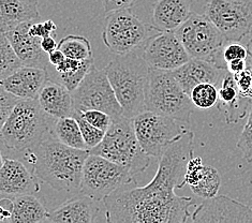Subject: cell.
I'll return each mask as SVG.
<instances>
[{
    "label": "cell",
    "instance_id": "obj_1",
    "mask_svg": "<svg viewBox=\"0 0 252 223\" xmlns=\"http://www.w3.org/2000/svg\"><path fill=\"white\" fill-rule=\"evenodd\" d=\"M194 133L185 130L159 158L155 177L144 187H129L106 196V222L124 223H184L190 220L193 198L179 196L189 160L193 157Z\"/></svg>",
    "mask_w": 252,
    "mask_h": 223
},
{
    "label": "cell",
    "instance_id": "obj_2",
    "mask_svg": "<svg viewBox=\"0 0 252 223\" xmlns=\"http://www.w3.org/2000/svg\"><path fill=\"white\" fill-rule=\"evenodd\" d=\"M89 150L72 148L58 141L54 134L47 136L25 159L32 165L38 179L54 190L75 194L80 192L82 173Z\"/></svg>",
    "mask_w": 252,
    "mask_h": 223
},
{
    "label": "cell",
    "instance_id": "obj_3",
    "mask_svg": "<svg viewBox=\"0 0 252 223\" xmlns=\"http://www.w3.org/2000/svg\"><path fill=\"white\" fill-rule=\"evenodd\" d=\"M142 50V49H141ZM141 50L116 55L104 68L124 115L133 118L145 108L149 67Z\"/></svg>",
    "mask_w": 252,
    "mask_h": 223
},
{
    "label": "cell",
    "instance_id": "obj_4",
    "mask_svg": "<svg viewBox=\"0 0 252 223\" xmlns=\"http://www.w3.org/2000/svg\"><path fill=\"white\" fill-rule=\"evenodd\" d=\"M56 120L43 111L38 100L21 99L3 125L0 140L14 152H32L53 134Z\"/></svg>",
    "mask_w": 252,
    "mask_h": 223
},
{
    "label": "cell",
    "instance_id": "obj_5",
    "mask_svg": "<svg viewBox=\"0 0 252 223\" xmlns=\"http://www.w3.org/2000/svg\"><path fill=\"white\" fill-rule=\"evenodd\" d=\"M89 153L127 167L134 176L145 171L151 164V156L144 152L137 141L132 118L124 114L112 118L103 140Z\"/></svg>",
    "mask_w": 252,
    "mask_h": 223
},
{
    "label": "cell",
    "instance_id": "obj_6",
    "mask_svg": "<svg viewBox=\"0 0 252 223\" xmlns=\"http://www.w3.org/2000/svg\"><path fill=\"white\" fill-rule=\"evenodd\" d=\"M192 105L189 95L179 85L172 71L149 68L145 108L190 125Z\"/></svg>",
    "mask_w": 252,
    "mask_h": 223
},
{
    "label": "cell",
    "instance_id": "obj_7",
    "mask_svg": "<svg viewBox=\"0 0 252 223\" xmlns=\"http://www.w3.org/2000/svg\"><path fill=\"white\" fill-rule=\"evenodd\" d=\"M174 32L191 58L206 60L226 70L223 50L229 41L206 14L192 13Z\"/></svg>",
    "mask_w": 252,
    "mask_h": 223
},
{
    "label": "cell",
    "instance_id": "obj_8",
    "mask_svg": "<svg viewBox=\"0 0 252 223\" xmlns=\"http://www.w3.org/2000/svg\"><path fill=\"white\" fill-rule=\"evenodd\" d=\"M157 32L158 29L147 25L127 8L106 14L102 40L115 55H125L141 50L146 41Z\"/></svg>",
    "mask_w": 252,
    "mask_h": 223
},
{
    "label": "cell",
    "instance_id": "obj_9",
    "mask_svg": "<svg viewBox=\"0 0 252 223\" xmlns=\"http://www.w3.org/2000/svg\"><path fill=\"white\" fill-rule=\"evenodd\" d=\"M131 184H135L134 175L127 167L89 153L83 167L81 193L100 202L113 192Z\"/></svg>",
    "mask_w": 252,
    "mask_h": 223
},
{
    "label": "cell",
    "instance_id": "obj_10",
    "mask_svg": "<svg viewBox=\"0 0 252 223\" xmlns=\"http://www.w3.org/2000/svg\"><path fill=\"white\" fill-rule=\"evenodd\" d=\"M132 123L142 149L157 159L176 137L187 130L185 124L178 120L147 110L132 118Z\"/></svg>",
    "mask_w": 252,
    "mask_h": 223
},
{
    "label": "cell",
    "instance_id": "obj_11",
    "mask_svg": "<svg viewBox=\"0 0 252 223\" xmlns=\"http://www.w3.org/2000/svg\"><path fill=\"white\" fill-rule=\"evenodd\" d=\"M71 95L74 110H99L112 118L124 114L104 69L93 67Z\"/></svg>",
    "mask_w": 252,
    "mask_h": 223
},
{
    "label": "cell",
    "instance_id": "obj_12",
    "mask_svg": "<svg viewBox=\"0 0 252 223\" xmlns=\"http://www.w3.org/2000/svg\"><path fill=\"white\" fill-rule=\"evenodd\" d=\"M205 14L229 42H241L252 27V0H206Z\"/></svg>",
    "mask_w": 252,
    "mask_h": 223
},
{
    "label": "cell",
    "instance_id": "obj_13",
    "mask_svg": "<svg viewBox=\"0 0 252 223\" xmlns=\"http://www.w3.org/2000/svg\"><path fill=\"white\" fill-rule=\"evenodd\" d=\"M142 56L149 68L173 71L191 59L174 32H159L142 47Z\"/></svg>",
    "mask_w": 252,
    "mask_h": 223
},
{
    "label": "cell",
    "instance_id": "obj_14",
    "mask_svg": "<svg viewBox=\"0 0 252 223\" xmlns=\"http://www.w3.org/2000/svg\"><path fill=\"white\" fill-rule=\"evenodd\" d=\"M192 222H252V207L225 195L204 200L191 214Z\"/></svg>",
    "mask_w": 252,
    "mask_h": 223
},
{
    "label": "cell",
    "instance_id": "obj_15",
    "mask_svg": "<svg viewBox=\"0 0 252 223\" xmlns=\"http://www.w3.org/2000/svg\"><path fill=\"white\" fill-rule=\"evenodd\" d=\"M0 191L7 196L35 194L40 191L38 177L19 160L4 158L0 167Z\"/></svg>",
    "mask_w": 252,
    "mask_h": 223
},
{
    "label": "cell",
    "instance_id": "obj_16",
    "mask_svg": "<svg viewBox=\"0 0 252 223\" xmlns=\"http://www.w3.org/2000/svg\"><path fill=\"white\" fill-rule=\"evenodd\" d=\"M32 22L20 24L14 29L5 32V35L23 65L47 69L50 65L49 55L42 50L41 38L33 37L29 33V26Z\"/></svg>",
    "mask_w": 252,
    "mask_h": 223
},
{
    "label": "cell",
    "instance_id": "obj_17",
    "mask_svg": "<svg viewBox=\"0 0 252 223\" xmlns=\"http://www.w3.org/2000/svg\"><path fill=\"white\" fill-rule=\"evenodd\" d=\"M49 78L47 69L22 65L0 85L15 97L24 100H37L40 90Z\"/></svg>",
    "mask_w": 252,
    "mask_h": 223
},
{
    "label": "cell",
    "instance_id": "obj_18",
    "mask_svg": "<svg viewBox=\"0 0 252 223\" xmlns=\"http://www.w3.org/2000/svg\"><path fill=\"white\" fill-rule=\"evenodd\" d=\"M226 72L227 70L220 69L206 60L191 58L182 67L173 70L172 73L185 92L190 95L192 88L199 84L211 83L220 86Z\"/></svg>",
    "mask_w": 252,
    "mask_h": 223
},
{
    "label": "cell",
    "instance_id": "obj_19",
    "mask_svg": "<svg viewBox=\"0 0 252 223\" xmlns=\"http://www.w3.org/2000/svg\"><path fill=\"white\" fill-rule=\"evenodd\" d=\"M99 208L93 198L79 192L50 213L53 223H92L97 218Z\"/></svg>",
    "mask_w": 252,
    "mask_h": 223
},
{
    "label": "cell",
    "instance_id": "obj_20",
    "mask_svg": "<svg viewBox=\"0 0 252 223\" xmlns=\"http://www.w3.org/2000/svg\"><path fill=\"white\" fill-rule=\"evenodd\" d=\"M193 0H157L153 8V26L159 32H175L187 21Z\"/></svg>",
    "mask_w": 252,
    "mask_h": 223
},
{
    "label": "cell",
    "instance_id": "obj_21",
    "mask_svg": "<svg viewBox=\"0 0 252 223\" xmlns=\"http://www.w3.org/2000/svg\"><path fill=\"white\" fill-rule=\"evenodd\" d=\"M219 110L224 114L226 124H235L246 116L252 105V99L239 94L234 75L226 72L218 89Z\"/></svg>",
    "mask_w": 252,
    "mask_h": 223
},
{
    "label": "cell",
    "instance_id": "obj_22",
    "mask_svg": "<svg viewBox=\"0 0 252 223\" xmlns=\"http://www.w3.org/2000/svg\"><path fill=\"white\" fill-rule=\"evenodd\" d=\"M37 100L43 111L56 119L72 116L74 112L70 90L50 77L40 90Z\"/></svg>",
    "mask_w": 252,
    "mask_h": 223
},
{
    "label": "cell",
    "instance_id": "obj_23",
    "mask_svg": "<svg viewBox=\"0 0 252 223\" xmlns=\"http://www.w3.org/2000/svg\"><path fill=\"white\" fill-rule=\"evenodd\" d=\"M38 2L32 0H0V32H8L22 23L39 21Z\"/></svg>",
    "mask_w": 252,
    "mask_h": 223
},
{
    "label": "cell",
    "instance_id": "obj_24",
    "mask_svg": "<svg viewBox=\"0 0 252 223\" xmlns=\"http://www.w3.org/2000/svg\"><path fill=\"white\" fill-rule=\"evenodd\" d=\"M50 212L33 194L14 196L11 223L49 222Z\"/></svg>",
    "mask_w": 252,
    "mask_h": 223
},
{
    "label": "cell",
    "instance_id": "obj_25",
    "mask_svg": "<svg viewBox=\"0 0 252 223\" xmlns=\"http://www.w3.org/2000/svg\"><path fill=\"white\" fill-rule=\"evenodd\" d=\"M53 134L64 145L76 149L88 150L83 138L79 123L73 116L58 118L54 126Z\"/></svg>",
    "mask_w": 252,
    "mask_h": 223
},
{
    "label": "cell",
    "instance_id": "obj_26",
    "mask_svg": "<svg viewBox=\"0 0 252 223\" xmlns=\"http://www.w3.org/2000/svg\"><path fill=\"white\" fill-rule=\"evenodd\" d=\"M221 186L219 172L211 165H204L196 184L190 186L192 193L203 200L212 198L218 194Z\"/></svg>",
    "mask_w": 252,
    "mask_h": 223
},
{
    "label": "cell",
    "instance_id": "obj_27",
    "mask_svg": "<svg viewBox=\"0 0 252 223\" xmlns=\"http://www.w3.org/2000/svg\"><path fill=\"white\" fill-rule=\"evenodd\" d=\"M57 49L61 50L65 57L72 59L86 60L94 57L91 42L87 38L82 37V35H65L58 43Z\"/></svg>",
    "mask_w": 252,
    "mask_h": 223
},
{
    "label": "cell",
    "instance_id": "obj_28",
    "mask_svg": "<svg viewBox=\"0 0 252 223\" xmlns=\"http://www.w3.org/2000/svg\"><path fill=\"white\" fill-rule=\"evenodd\" d=\"M23 65L7 35L0 32V83Z\"/></svg>",
    "mask_w": 252,
    "mask_h": 223
},
{
    "label": "cell",
    "instance_id": "obj_29",
    "mask_svg": "<svg viewBox=\"0 0 252 223\" xmlns=\"http://www.w3.org/2000/svg\"><path fill=\"white\" fill-rule=\"evenodd\" d=\"M189 97L194 106L203 108V110L215 106L219 100L217 86L211 83H203L196 85L192 88Z\"/></svg>",
    "mask_w": 252,
    "mask_h": 223
},
{
    "label": "cell",
    "instance_id": "obj_30",
    "mask_svg": "<svg viewBox=\"0 0 252 223\" xmlns=\"http://www.w3.org/2000/svg\"><path fill=\"white\" fill-rule=\"evenodd\" d=\"M72 116H73L76 119V122L79 123L83 138H84V141H85V144H86L88 150H91L94 147L97 146L98 144L102 140H103L105 132L98 129V128H95V127L89 124L87 120L83 117L81 111L74 110L73 114H72Z\"/></svg>",
    "mask_w": 252,
    "mask_h": 223
},
{
    "label": "cell",
    "instance_id": "obj_31",
    "mask_svg": "<svg viewBox=\"0 0 252 223\" xmlns=\"http://www.w3.org/2000/svg\"><path fill=\"white\" fill-rule=\"evenodd\" d=\"M94 67V57L84 60L83 64L79 69L74 71L67 72V73H57V81L61 82L63 85L67 87L70 92L73 90L80 85L81 82L84 80V77Z\"/></svg>",
    "mask_w": 252,
    "mask_h": 223
},
{
    "label": "cell",
    "instance_id": "obj_32",
    "mask_svg": "<svg viewBox=\"0 0 252 223\" xmlns=\"http://www.w3.org/2000/svg\"><path fill=\"white\" fill-rule=\"evenodd\" d=\"M237 148L242 152L243 158L248 163H252V105L249 110L247 122L238 137Z\"/></svg>",
    "mask_w": 252,
    "mask_h": 223
},
{
    "label": "cell",
    "instance_id": "obj_33",
    "mask_svg": "<svg viewBox=\"0 0 252 223\" xmlns=\"http://www.w3.org/2000/svg\"><path fill=\"white\" fill-rule=\"evenodd\" d=\"M247 67L241 73L234 74L238 92L243 97L252 99V57L248 53L247 59Z\"/></svg>",
    "mask_w": 252,
    "mask_h": 223
},
{
    "label": "cell",
    "instance_id": "obj_34",
    "mask_svg": "<svg viewBox=\"0 0 252 223\" xmlns=\"http://www.w3.org/2000/svg\"><path fill=\"white\" fill-rule=\"evenodd\" d=\"M20 100V98L10 94L8 90H5L0 85V132H1L3 125L11 115L14 106Z\"/></svg>",
    "mask_w": 252,
    "mask_h": 223
},
{
    "label": "cell",
    "instance_id": "obj_35",
    "mask_svg": "<svg viewBox=\"0 0 252 223\" xmlns=\"http://www.w3.org/2000/svg\"><path fill=\"white\" fill-rule=\"evenodd\" d=\"M81 112L83 117L85 118L89 124L104 132L109 129V127L112 124V116L105 112H102L99 110H87Z\"/></svg>",
    "mask_w": 252,
    "mask_h": 223
},
{
    "label": "cell",
    "instance_id": "obj_36",
    "mask_svg": "<svg viewBox=\"0 0 252 223\" xmlns=\"http://www.w3.org/2000/svg\"><path fill=\"white\" fill-rule=\"evenodd\" d=\"M204 164L202 163V159L200 157H192L189 160L187 170H186V174L184 177V186L189 185L192 186L196 184L197 180L200 178V175L202 172Z\"/></svg>",
    "mask_w": 252,
    "mask_h": 223
},
{
    "label": "cell",
    "instance_id": "obj_37",
    "mask_svg": "<svg viewBox=\"0 0 252 223\" xmlns=\"http://www.w3.org/2000/svg\"><path fill=\"white\" fill-rule=\"evenodd\" d=\"M56 29L57 26L53 20H47L44 22L33 21L32 25L29 26V33L33 35V37L42 39L45 37H50V35L56 32Z\"/></svg>",
    "mask_w": 252,
    "mask_h": 223
},
{
    "label": "cell",
    "instance_id": "obj_38",
    "mask_svg": "<svg viewBox=\"0 0 252 223\" xmlns=\"http://www.w3.org/2000/svg\"><path fill=\"white\" fill-rule=\"evenodd\" d=\"M247 56V47L239 43V42H227L223 50V58L226 64L234 59H246Z\"/></svg>",
    "mask_w": 252,
    "mask_h": 223
},
{
    "label": "cell",
    "instance_id": "obj_39",
    "mask_svg": "<svg viewBox=\"0 0 252 223\" xmlns=\"http://www.w3.org/2000/svg\"><path fill=\"white\" fill-rule=\"evenodd\" d=\"M101 2L103 5L105 14H107L116 10L131 8V5L135 2V0H101Z\"/></svg>",
    "mask_w": 252,
    "mask_h": 223
},
{
    "label": "cell",
    "instance_id": "obj_40",
    "mask_svg": "<svg viewBox=\"0 0 252 223\" xmlns=\"http://www.w3.org/2000/svg\"><path fill=\"white\" fill-rule=\"evenodd\" d=\"M10 197V196H9ZM0 197V222H10L13 212V198Z\"/></svg>",
    "mask_w": 252,
    "mask_h": 223
},
{
    "label": "cell",
    "instance_id": "obj_41",
    "mask_svg": "<svg viewBox=\"0 0 252 223\" xmlns=\"http://www.w3.org/2000/svg\"><path fill=\"white\" fill-rule=\"evenodd\" d=\"M83 63L84 60H76V59L65 57V59L61 64H58L57 67H53V69L55 70L56 73H67V72H71L79 69L83 64Z\"/></svg>",
    "mask_w": 252,
    "mask_h": 223
},
{
    "label": "cell",
    "instance_id": "obj_42",
    "mask_svg": "<svg viewBox=\"0 0 252 223\" xmlns=\"http://www.w3.org/2000/svg\"><path fill=\"white\" fill-rule=\"evenodd\" d=\"M247 59V58H246ZM246 59H234L231 60L226 64V70L234 74H237V73H241L242 71H244L247 67V62H246Z\"/></svg>",
    "mask_w": 252,
    "mask_h": 223
},
{
    "label": "cell",
    "instance_id": "obj_43",
    "mask_svg": "<svg viewBox=\"0 0 252 223\" xmlns=\"http://www.w3.org/2000/svg\"><path fill=\"white\" fill-rule=\"evenodd\" d=\"M41 47H42V50H43L47 54V55H49L50 53L57 50L58 43L55 41V39L52 37V35H50V37H45V38L41 39Z\"/></svg>",
    "mask_w": 252,
    "mask_h": 223
},
{
    "label": "cell",
    "instance_id": "obj_44",
    "mask_svg": "<svg viewBox=\"0 0 252 223\" xmlns=\"http://www.w3.org/2000/svg\"><path fill=\"white\" fill-rule=\"evenodd\" d=\"M64 59H65V55L58 49L49 54V63L52 67H57V65L61 64Z\"/></svg>",
    "mask_w": 252,
    "mask_h": 223
},
{
    "label": "cell",
    "instance_id": "obj_45",
    "mask_svg": "<svg viewBox=\"0 0 252 223\" xmlns=\"http://www.w3.org/2000/svg\"><path fill=\"white\" fill-rule=\"evenodd\" d=\"M244 39H247V41H246V44H247L248 42L252 41V27H251V29L249 30V32L247 33V35H246V37H245ZM246 44H245V45H246Z\"/></svg>",
    "mask_w": 252,
    "mask_h": 223
},
{
    "label": "cell",
    "instance_id": "obj_46",
    "mask_svg": "<svg viewBox=\"0 0 252 223\" xmlns=\"http://www.w3.org/2000/svg\"><path fill=\"white\" fill-rule=\"evenodd\" d=\"M246 47H247V50H248V53L250 54V55H251V57H252V41L248 42V43H247V44H246Z\"/></svg>",
    "mask_w": 252,
    "mask_h": 223
},
{
    "label": "cell",
    "instance_id": "obj_47",
    "mask_svg": "<svg viewBox=\"0 0 252 223\" xmlns=\"http://www.w3.org/2000/svg\"><path fill=\"white\" fill-rule=\"evenodd\" d=\"M3 160H4V158L2 157L1 150H0V167H1V166H2V164H3Z\"/></svg>",
    "mask_w": 252,
    "mask_h": 223
},
{
    "label": "cell",
    "instance_id": "obj_48",
    "mask_svg": "<svg viewBox=\"0 0 252 223\" xmlns=\"http://www.w3.org/2000/svg\"><path fill=\"white\" fill-rule=\"evenodd\" d=\"M2 196H4V194L2 193V192H1V191H0V197H2Z\"/></svg>",
    "mask_w": 252,
    "mask_h": 223
},
{
    "label": "cell",
    "instance_id": "obj_49",
    "mask_svg": "<svg viewBox=\"0 0 252 223\" xmlns=\"http://www.w3.org/2000/svg\"><path fill=\"white\" fill-rule=\"evenodd\" d=\"M32 1H33V2H38V0H32Z\"/></svg>",
    "mask_w": 252,
    "mask_h": 223
}]
</instances>
